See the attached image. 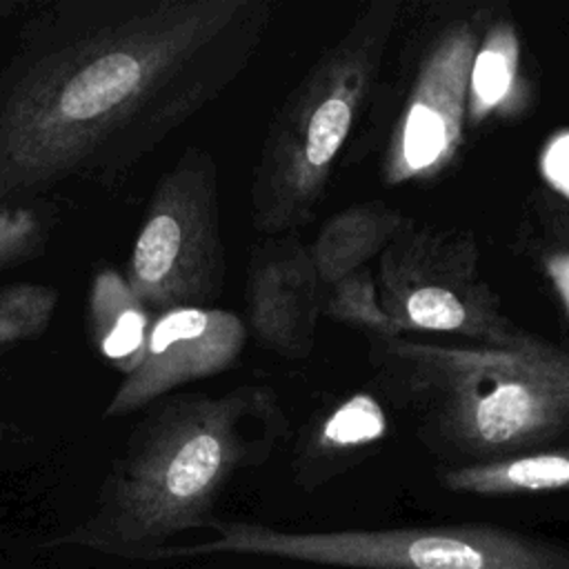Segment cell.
<instances>
[{"mask_svg":"<svg viewBox=\"0 0 569 569\" xmlns=\"http://www.w3.org/2000/svg\"><path fill=\"white\" fill-rule=\"evenodd\" d=\"M264 0H49L0 67V204L113 187L247 69Z\"/></svg>","mask_w":569,"mask_h":569,"instance_id":"6da1fadb","label":"cell"},{"mask_svg":"<svg viewBox=\"0 0 569 569\" xmlns=\"http://www.w3.org/2000/svg\"><path fill=\"white\" fill-rule=\"evenodd\" d=\"M282 431V409L264 387L156 400L113 465L98 513L71 540L124 551L209 527L222 487L240 467L260 460Z\"/></svg>","mask_w":569,"mask_h":569,"instance_id":"7a4b0ae2","label":"cell"},{"mask_svg":"<svg viewBox=\"0 0 569 569\" xmlns=\"http://www.w3.org/2000/svg\"><path fill=\"white\" fill-rule=\"evenodd\" d=\"M369 362L442 458L491 462L569 436V351L538 336L507 349L371 336Z\"/></svg>","mask_w":569,"mask_h":569,"instance_id":"3957f363","label":"cell"},{"mask_svg":"<svg viewBox=\"0 0 569 569\" xmlns=\"http://www.w3.org/2000/svg\"><path fill=\"white\" fill-rule=\"evenodd\" d=\"M398 0L367 4L287 96L251 173V222L267 236L307 224L400 24Z\"/></svg>","mask_w":569,"mask_h":569,"instance_id":"277c9868","label":"cell"},{"mask_svg":"<svg viewBox=\"0 0 569 569\" xmlns=\"http://www.w3.org/2000/svg\"><path fill=\"white\" fill-rule=\"evenodd\" d=\"M216 540L153 549L147 556L258 553L345 569H569V549L493 525L407 529L278 531L267 525L218 522Z\"/></svg>","mask_w":569,"mask_h":569,"instance_id":"5b68a950","label":"cell"},{"mask_svg":"<svg viewBox=\"0 0 569 569\" xmlns=\"http://www.w3.org/2000/svg\"><path fill=\"white\" fill-rule=\"evenodd\" d=\"M218 167L202 147H187L158 178L124 264V280L153 313L209 307L224 284Z\"/></svg>","mask_w":569,"mask_h":569,"instance_id":"8992f818","label":"cell"},{"mask_svg":"<svg viewBox=\"0 0 569 569\" xmlns=\"http://www.w3.org/2000/svg\"><path fill=\"white\" fill-rule=\"evenodd\" d=\"M376 289L389 320L402 331L451 333L478 347H516L527 331L500 309L478 269L473 236L458 229L407 224L382 249Z\"/></svg>","mask_w":569,"mask_h":569,"instance_id":"52a82bcc","label":"cell"},{"mask_svg":"<svg viewBox=\"0 0 569 569\" xmlns=\"http://www.w3.org/2000/svg\"><path fill=\"white\" fill-rule=\"evenodd\" d=\"M480 36V18L469 16L445 24L429 42L382 156L387 184L433 178L456 158Z\"/></svg>","mask_w":569,"mask_h":569,"instance_id":"ba28073f","label":"cell"},{"mask_svg":"<svg viewBox=\"0 0 569 569\" xmlns=\"http://www.w3.org/2000/svg\"><path fill=\"white\" fill-rule=\"evenodd\" d=\"M244 345L247 327L227 309L178 307L153 316L142 360L129 376H122L104 416L142 411L187 382L227 371Z\"/></svg>","mask_w":569,"mask_h":569,"instance_id":"9c48e42d","label":"cell"},{"mask_svg":"<svg viewBox=\"0 0 569 569\" xmlns=\"http://www.w3.org/2000/svg\"><path fill=\"white\" fill-rule=\"evenodd\" d=\"M322 289L309 249L280 238L256 247L247 278V313L256 338L287 358H305L313 345Z\"/></svg>","mask_w":569,"mask_h":569,"instance_id":"30bf717a","label":"cell"},{"mask_svg":"<svg viewBox=\"0 0 569 569\" xmlns=\"http://www.w3.org/2000/svg\"><path fill=\"white\" fill-rule=\"evenodd\" d=\"M405 224L407 218L398 209L378 200L351 204L331 216L307 247L320 289L365 269Z\"/></svg>","mask_w":569,"mask_h":569,"instance_id":"8fae6325","label":"cell"},{"mask_svg":"<svg viewBox=\"0 0 569 569\" xmlns=\"http://www.w3.org/2000/svg\"><path fill=\"white\" fill-rule=\"evenodd\" d=\"M153 313L116 267L96 269L87 296V333L96 353L122 376L142 360Z\"/></svg>","mask_w":569,"mask_h":569,"instance_id":"7c38bea8","label":"cell"},{"mask_svg":"<svg viewBox=\"0 0 569 569\" xmlns=\"http://www.w3.org/2000/svg\"><path fill=\"white\" fill-rule=\"evenodd\" d=\"M442 485L451 491L476 496L569 489V447L536 449L491 462L460 465L442 473Z\"/></svg>","mask_w":569,"mask_h":569,"instance_id":"4fadbf2b","label":"cell"},{"mask_svg":"<svg viewBox=\"0 0 569 569\" xmlns=\"http://www.w3.org/2000/svg\"><path fill=\"white\" fill-rule=\"evenodd\" d=\"M520 60V40L511 20L500 18L480 36L469 73L467 124H482L505 107L513 91Z\"/></svg>","mask_w":569,"mask_h":569,"instance_id":"5bb4252c","label":"cell"},{"mask_svg":"<svg viewBox=\"0 0 569 569\" xmlns=\"http://www.w3.org/2000/svg\"><path fill=\"white\" fill-rule=\"evenodd\" d=\"M58 289L44 282H9L0 287V353L38 340L58 309Z\"/></svg>","mask_w":569,"mask_h":569,"instance_id":"9a60e30c","label":"cell"},{"mask_svg":"<svg viewBox=\"0 0 569 569\" xmlns=\"http://www.w3.org/2000/svg\"><path fill=\"white\" fill-rule=\"evenodd\" d=\"M320 313L340 322L365 327L373 336H407L385 313L373 271L367 267L325 289L320 298Z\"/></svg>","mask_w":569,"mask_h":569,"instance_id":"2e32d148","label":"cell"},{"mask_svg":"<svg viewBox=\"0 0 569 569\" xmlns=\"http://www.w3.org/2000/svg\"><path fill=\"white\" fill-rule=\"evenodd\" d=\"M53 224L47 200L0 204V271L42 256Z\"/></svg>","mask_w":569,"mask_h":569,"instance_id":"e0dca14e","label":"cell"},{"mask_svg":"<svg viewBox=\"0 0 569 569\" xmlns=\"http://www.w3.org/2000/svg\"><path fill=\"white\" fill-rule=\"evenodd\" d=\"M387 431V418L382 407L369 393H356L340 405L322 425L316 451L338 453L376 442Z\"/></svg>","mask_w":569,"mask_h":569,"instance_id":"ac0fdd59","label":"cell"},{"mask_svg":"<svg viewBox=\"0 0 569 569\" xmlns=\"http://www.w3.org/2000/svg\"><path fill=\"white\" fill-rule=\"evenodd\" d=\"M540 169L545 178L569 198V131L556 136L542 158H540Z\"/></svg>","mask_w":569,"mask_h":569,"instance_id":"d6986e66","label":"cell"},{"mask_svg":"<svg viewBox=\"0 0 569 569\" xmlns=\"http://www.w3.org/2000/svg\"><path fill=\"white\" fill-rule=\"evenodd\" d=\"M547 271L569 307V251H558L547 260Z\"/></svg>","mask_w":569,"mask_h":569,"instance_id":"ffe728a7","label":"cell"},{"mask_svg":"<svg viewBox=\"0 0 569 569\" xmlns=\"http://www.w3.org/2000/svg\"><path fill=\"white\" fill-rule=\"evenodd\" d=\"M27 9H29V2H24V0H0V24H4L9 18H13Z\"/></svg>","mask_w":569,"mask_h":569,"instance_id":"44dd1931","label":"cell"},{"mask_svg":"<svg viewBox=\"0 0 569 569\" xmlns=\"http://www.w3.org/2000/svg\"><path fill=\"white\" fill-rule=\"evenodd\" d=\"M13 425H9V422H2L0 420V456L4 453V449H7V445H9V440H11V436H13Z\"/></svg>","mask_w":569,"mask_h":569,"instance_id":"7402d4cb","label":"cell"}]
</instances>
